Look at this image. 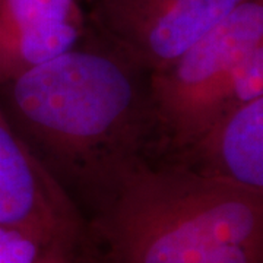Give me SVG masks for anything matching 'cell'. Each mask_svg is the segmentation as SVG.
<instances>
[{
    "label": "cell",
    "mask_w": 263,
    "mask_h": 263,
    "mask_svg": "<svg viewBox=\"0 0 263 263\" xmlns=\"http://www.w3.org/2000/svg\"><path fill=\"white\" fill-rule=\"evenodd\" d=\"M0 105L44 168L89 208L155 141L149 73L97 35L13 79Z\"/></svg>",
    "instance_id": "cell-1"
},
{
    "label": "cell",
    "mask_w": 263,
    "mask_h": 263,
    "mask_svg": "<svg viewBox=\"0 0 263 263\" xmlns=\"http://www.w3.org/2000/svg\"><path fill=\"white\" fill-rule=\"evenodd\" d=\"M84 216L76 263H263V195L142 160Z\"/></svg>",
    "instance_id": "cell-2"
},
{
    "label": "cell",
    "mask_w": 263,
    "mask_h": 263,
    "mask_svg": "<svg viewBox=\"0 0 263 263\" xmlns=\"http://www.w3.org/2000/svg\"><path fill=\"white\" fill-rule=\"evenodd\" d=\"M155 141L177 155L221 116L263 97V0H245L167 67L149 73Z\"/></svg>",
    "instance_id": "cell-3"
},
{
    "label": "cell",
    "mask_w": 263,
    "mask_h": 263,
    "mask_svg": "<svg viewBox=\"0 0 263 263\" xmlns=\"http://www.w3.org/2000/svg\"><path fill=\"white\" fill-rule=\"evenodd\" d=\"M245 0H95L88 27L124 56L158 72Z\"/></svg>",
    "instance_id": "cell-4"
},
{
    "label": "cell",
    "mask_w": 263,
    "mask_h": 263,
    "mask_svg": "<svg viewBox=\"0 0 263 263\" xmlns=\"http://www.w3.org/2000/svg\"><path fill=\"white\" fill-rule=\"evenodd\" d=\"M0 226L19 228L48 249L73 252L84 227L75 200L35 158L0 105Z\"/></svg>",
    "instance_id": "cell-5"
},
{
    "label": "cell",
    "mask_w": 263,
    "mask_h": 263,
    "mask_svg": "<svg viewBox=\"0 0 263 263\" xmlns=\"http://www.w3.org/2000/svg\"><path fill=\"white\" fill-rule=\"evenodd\" d=\"M86 29L79 0H0V82L69 51Z\"/></svg>",
    "instance_id": "cell-6"
},
{
    "label": "cell",
    "mask_w": 263,
    "mask_h": 263,
    "mask_svg": "<svg viewBox=\"0 0 263 263\" xmlns=\"http://www.w3.org/2000/svg\"><path fill=\"white\" fill-rule=\"evenodd\" d=\"M174 158L203 177L263 195V97L222 114Z\"/></svg>",
    "instance_id": "cell-7"
},
{
    "label": "cell",
    "mask_w": 263,
    "mask_h": 263,
    "mask_svg": "<svg viewBox=\"0 0 263 263\" xmlns=\"http://www.w3.org/2000/svg\"><path fill=\"white\" fill-rule=\"evenodd\" d=\"M46 250L47 246L29 233L0 226V263H35Z\"/></svg>",
    "instance_id": "cell-8"
},
{
    "label": "cell",
    "mask_w": 263,
    "mask_h": 263,
    "mask_svg": "<svg viewBox=\"0 0 263 263\" xmlns=\"http://www.w3.org/2000/svg\"><path fill=\"white\" fill-rule=\"evenodd\" d=\"M35 263H76L72 252L59 250V249H48Z\"/></svg>",
    "instance_id": "cell-9"
}]
</instances>
